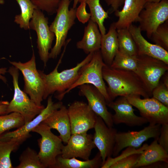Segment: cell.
Masks as SVG:
<instances>
[{"instance_id": "6da1fadb", "label": "cell", "mask_w": 168, "mask_h": 168, "mask_svg": "<svg viewBox=\"0 0 168 168\" xmlns=\"http://www.w3.org/2000/svg\"><path fill=\"white\" fill-rule=\"evenodd\" d=\"M102 75L108 84L107 91L112 101L118 96H142L144 98L152 96L133 71L114 68L105 64L102 68Z\"/></svg>"}, {"instance_id": "7a4b0ae2", "label": "cell", "mask_w": 168, "mask_h": 168, "mask_svg": "<svg viewBox=\"0 0 168 168\" xmlns=\"http://www.w3.org/2000/svg\"><path fill=\"white\" fill-rule=\"evenodd\" d=\"M68 43L65 45L64 49L56 66L49 73L46 74L39 70L44 83V90L43 100L54 93H56L55 98L59 101L63 99L64 93L69 89L77 80L81 68L91 59L94 52L87 54L86 58L77 65L70 69L63 70L60 72L58 68L60 64Z\"/></svg>"}, {"instance_id": "3957f363", "label": "cell", "mask_w": 168, "mask_h": 168, "mask_svg": "<svg viewBox=\"0 0 168 168\" xmlns=\"http://www.w3.org/2000/svg\"><path fill=\"white\" fill-rule=\"evenodd\" d=\"M71 2V0H61L56 16L49 26L55 37V44L49 53V59H55L60 54L66 44L69 30L75 23L76 8L69 9Z\"/></svg>"}, {"instance_id": "277c9868", "label": "cell", "mask_w": 168, "mask_h": 168, "mask_svg": "<svg viewBox=\"0 0 168 168\" xmlns=\"http://www.w3.org/2000/svg\"><path fill=\"white\" fill-rule=\"evenodd\" d=\"M105 65L100 50L94 52L91 60L81 68L76 81L63 94V98L66 94L76 87L87 84L93 85L98 89L105 97L107 105L112 101L108 95L103 77L102 68Z\"/></svg>"}, {"instance_id": "5b68a950", "label": "cell", "mask_w": 168, "mask_h": 168, "mask_svg": "<svg viewBox=\"0 0 168 168\" xmlns=\"http://www.w3.org/2000/svg\"><path fill=\"white\" fill-rule=\"evenodd\" d=\"M19 71L12 65L7 71L12 78L14 93L12 99L7 105L6 114L12 112L18 113L23 117L26 124L40 113L45 107L42 105H37L26 93L21 90L18 83Z\"/></svg>"}, {"instance_id": "8992f818", "label": "cell", "mask_w": 168, "mask_h": 168, "mask_svg": "<svg viewBox=\"0 0 168 168\" xmlns=\"http://www.w3.org/2000/svg\"><path fill=\"white\" fill-rule=\"evenodd\" d=\"M9 62L22 73L24 82L23 91L37 105H41L43 100L44 85L39 70L36 68L34 52L30 59L26 62L9 60Z\"/></svg>"}, {"instance_id": "52a82bcc", "label": "cell", "mask_w": 168, "mask_h": 168, "mask_svg": "<svg viewBox=\"0 0 168 168\" xmlns=\"http://www.w3.org/2000/svg\"><path fill=\"white\" fill-rule=\"evenodd\" d=\"M32 132L37 133L41 136L38 140L40 148L38 155L40 162L45 168H53L56 164L57 157L61 154L64 145L62 140L52 132L49 126L42 123Z\"/></svg>"}, {"instance_id": "ba28073f", "label": "cell", "mask_w": 168, "mask_h": 168, "mask_svg": "<svg viewBox=\"0 0 168 168\" xmlns=\"http://www.w3.org/2000/svg\"><path fill=\"white\" fill-rule=\"evenodd\" d=\"M30 29L35 30L37 35L36 43L40 60L46 67L49 59V51L52 49L55 37L48 25V19L43 12L37 8L34 11L29 23Z\"/></svg>"}, {"instance_id": "9c48e42d", "label": "cell", "mask_w": 168, "mask_h": 168, "mask_svg": "<svg viewBox=\"0 0 168 168\" xmlns=\"http://www.w3.org/2000/svg\"><path fill=\"white\" fill-rule=\"evenodd\" d=\"M138 64L135 73L152 95L161 77L168 70V64L146 55H137Z\"/></svg>"}, {"instance_id": "30bf717a", "label": "cell", "mask_w": 168, "mask_h": 168, "mask_svg": "<svg viewBox=\"0 0 168 168\" xmlns=\"http://www.w3.org/2000/svg\"><path fill=\"white\" fill-rule=\"evenodd\" d=\"M168 20V0L147 2L139 15V27L150 39L157 27Z\"/></svg>"}, {"instance_id": "8fae6325", "label": "cell", "mask_w": 168, "mask_h": 168, "mask_svg": "<svg viewBox=\"0 0 168 168\" xmlns=\"http://www.w3.org/2000/svg\"><path fill=\"white\" fill-rule=\"evenodd\" d=\"M161 125L149 124L147 126L138 131H128L117 132L112 156H118L124 148L130 147H140L143 143L150 138L158 139L160 133Z\"/></svg>"}, {"instance_id": "7c38bea8", "label": "cell", "mask_w": 168, "mask_h": 168, "mask_svg": "<svg viewBox=\"0 0 168 168\" xmlns=\"http://www.w3.org/2000/svg\"><path fill=\"white\" fill-rule=\"evenodd\" d=\"M129 102L137 108L141 117L149 124L161 125L168 124V107L152 97L141 99L140 96L126 97Z\"/></svg>"}, {"instance_id": "4fadbf2b", "label": "cell", "mask_w": 168, "mask_h": 168, "mask_svg": "<svg viewBox=\"0 0 168 168\" xmlns=\"http://www.w3.org/2000/svg\"><path fill=\"white\" fill-rule=\"evenodd\" d=\"M70 119L71 134L87 133L94 128L97 115L87 104L75 101L67 108Z\"/></svg>"}, {"instance_id": "5bb4252c", "label": "cell", "mask_w": 168, "mask_h": 168, "mask_svg": "<svg viewBox=\"0 0 168 168\" xmlns=\"http://www.w3.org/2000/svg\"><path fill=\"white\" fill-rule=\"evenodd\" d=\"M94 128L95 132L93 135V142L99 150L103 164L106 159L112 155L117 130L113 127L107 126L98 115Z\"/></svg>"}, {"instance_id": "9a60e30c", "label": "cell", "mask_w": 168, "mask_h": 168, "mask_svg": "<svg viewBox=\"0 0 168 168\" xmlns=\"http://www.w3.org/2000/svg\"><path fill=\"white\" fill-rule=\"evenodd\" d=\"M93 138V135L87 133L72 134L66 145H63L61 155L66 158L89 159L92 149L96 147Z\"/></svg>"}, {"instance_id": "2e32d148", "label": "cell", "mask_w": 168, "mask_h": 168, "mask_svg": "<svg viewBox=\"0 0 168 168\" xmlns=\"http://www.w3.org/2000/svg\"><path fill=\"white\" fill-rule=\"evenodd\" d=\"M79 94L85 96L88 105L97 115L100 117L108 127H113L112 114L108 110L107 103L103 95L95 86L90 84H84L78 87Z\"/></svg>"}, {"instance_id": "e0dca14e", "label": "cell", "mask_w": 168, "mask_h": 168, "mask_svg": "<svg viewBox=\"0 0 168 168\" xmlns=\"http://www.w3.org/2000/svg\"><path fill=\"white\" fill-rule=\"evenodd\" d=\"M107 105L115 111V114L112 115L114 124H124L130 127H134L141 126L148 123L145 118L135 114L133 106L125 97L120 96Z\"/></svg>"}, {"instance_id": "ac0fdd59", "label": "cell", "mask_w": 168, "mask_h": 168, "mask_svg": "<svg viewBox=\"0 0 168 168\" xmlns=\"http://www.w3.org/2000/svg\"><path fill=\"white\" fill-rule=\"evenodd\" d=\"M48 98L46 107L31 121L21 127L12 131L4 133L0 135V139L5 140L30 134V133L43 121L47 118L54 111L59 109L63 105L61 101L54 103L52 100V96Z\"/></svg>"}, {"instance_id": "d6986e66", "label": "cell", "mask_w": 168, "mask_h": 168, "mask_svg": "<svg viewBox=\"0 0 168 168\" xmlns=\"http://www.w3.org/2000/svg\"><path fill=\"white\" fill-rule=\"evenodd\" d=\"M136 46L138 55H146L161 60L168 64V51L145 39L139 26L132 24L128 28Z\"/></svg>"}, {"instance_id": "ffe728a7", "label": "cell", "mask_w": 168, "mask_h": 168, "mask_svg": "<svg viewBox=\"0 0 168 168\" xmlns=\"http://www.w3.org/2000/svg\"><path fill=\"white\" fill-rule=\"evenodd\" d=\"M145 0H125L122 9L114 12L118 18L115 22L117 29L128 28L134 22H138L139 15L146 2Z\"/></svg>"}, {"instance_id": "44dd1931", "label": "cell", "mask_w": 168, "mask_h": 168, "mask_svg": "<svg viewBox=\"0 0 168 168\" xmlns=\"http://www.w3.org/2000/svg\"><path fill=\"white\" fill-rule=\"evenodd\" d=\"M41 123L50 128L56 130L59 133V137L62 142L66 144L71 135V125L67 108L63 105L54 111Z\"/></svg>"}, {"instance_id": "7402d4cb", "label": "cell", "mask_w": 168, "mask_h": 168, "mask_svg": "<svg viewBox=\"0 0 168 168\" xmlns=\"http://www.w3.org/2000/svg\"><path fill=\"white\" fill-rule=\"evenodd\" d=\"M101 34L97 24L91 19L85 27L82 39L77 42V48L86 54L100 50Z\"/></svg>"}, {"instance_id": "603a6c76", "label": "cell", "mask_w": 168, "mask_h": 168, "mask_svg": "<svg viewBox=\"0 0 168 168\" xmlns=\"http://www.w3.org/2000/svg\"><path fill=\"white\" fill-rule=\"evenodd\" d=\"M119 50V43L115 22L112 23L107 33L101 35L100 51L103 60L110 66Z\"/></svg>"}, {"instance_id": "cb8c5ba5", "label": "cell", "mask_w": 168, "mask_h": 168, "mask_svg": "<svg viewBox=\"0 0 168 168\" xmlns=\"http://www.w3.org/2000/svg\"><path fill=\"white\" fill-rule=\"evenodd\" d=\"M155 139L142 151L134 168L148 166L159 162L168 163V153L159 144Z\"/></svg>"}, {"instance_id": "d4e9b609", "label": "cell", "mask_w": 168, "mask_h": 168, "mask_svg": "<svg viewBox=\"0 0 168 168\" xmlns=\"http://www.w3.org/2000/svg\"><path fill=\"white\" fill-rule=\"evenodd\" d=\"M30 136V134L5 140L0 139V168H13L10 158L11 152L16 151Z\"/></svg>"}, {"instance_id": "484cf974", "label": "cell", "mask_w": 168, "mask_h": 168, "mask_svg": "<svg viewBox=\"0 0 168 168\" xmlns=\"http://www.w3.org/2000/svg\"><path fill=\"white\" fill-rule=\"evenodd\" d=\"M103 162L100 153L98 152L92 159L81 161L75 157L66 158L60 155L57 156L53 168H98L101 167Z\"/></svg>"}, {"instance_id": "4316f807", "label": "cell", "mask_w": 168, "mask_h": 168, "mask_svg": "<svg viewBox=\"0 0 168 168\" xmlns=\"http://www.w3.org/2000/svg\"><path fill=\"white\" fill-rule=\"evenodd\" d=\"M140 151L128 153L123 156H116L114 158L108 157L101 168H133L136 164L141 153Z\"/></svg>"}, {"instance_id": "83f0119b", "label": "cell", "mask_w": 168, "mask_h": 168, "mask_svg": "<svg viewBox=\"0 0 168 168\" xmlns=\"http://www.w3.org/2000/svg\"><path fill=\"white\" fill-rule=\"evenodd\" d=\"M85 2L89 8L90 19L96 23L101 35L106 33V29L104 25L105 20L109 17L108 12L102 7L100 0H79L78 3Z\"/></svg>"}, {"instance_id": "f1b7e54d", "label": "cell", "mask_w": 168, "mask_h": 168, "mask_svg": "<svg viewBox=\"0 0 168 168\" xmlns=\"http://www.w3.org/2000/svg\"><path fill=\"white\" fill-rule=\"evenodd\" d=\"M19 5L21 13L14 17V22L20 28L27 30L30 29L29 23L33 17L34 10L37 8L30 0H15Z\"/></svg>"}, {"instance_id": "f546056e", "label": "cell", "mask_w": 168, "mask_h": 168, "mask_svg": "<svg viewBox=\"0 0 168 168\" xmlns=\"http://www.w3.org/2000/svg\"><path fill=\"white\" fill-rule=\"evenodd\" d=\"M117 31L119 50L130 55L137 56L136 46L128 28L117 29Z\"/></svg>"}, {"instance_id": "4dcf8cb0", "label": "cell", "mask_w": 168, "mask_h": 168, "mask_svg": "<svg viewBox=\"0 0 168 168\" xmlns=\"http://www.w3.org/2000/svg\"><path fill=\"white\" fill-rule=\"evenodd\" d=\"M137 56L130 55L118 51L110 66L112 68L135 72L138 66Z\"/></svg>"}, {"instance_id": "1f68e13d", "label": "cell", "mask_w": 168, "mask_h": 168, "mask_svg": "<svg viewBox=\"0 0 168 168\" xmlns=\"http://www.w3.org/2000/svg\"><path fill=\"white\" fill-rule=\"evenodd\" d=\"M25 123L23 117L17 112L0 115V135L11 129L21 127Z\"/></svg>"}, {"instance_id": "d6a6232c", "label": "cell", "mask_w": 168, "mask_h": 168, "mask_svg": "<svg viewBox=\"0 0 168 168\" xmlns=\"http://www.w3.org/2000/svg\"><path fill=\"white\" fill-rule=\"evenodd\" d=\"M20 163L16 168H45L40 162L38 153L29 147H27L19 158Z\"/></svg>"}, {"instance_id": "836d02e7", "label": "cell", "mask_w": 168, "mask_h": 168, "mask_svg": "<svg viewBox=\"0 0 168 168\" xmlns=\"http://www.w3.org/2000/svg\"><path fill=\"white\" fill-rule=\"evenodd\" d=\"M150 39L155 44L168 51V20L157 27Z\"/></svg>"}, {"instance_id": "e575fe53", "label": "cell", "mask_w": 168, "mask_h": 168, "mask_svg": "<svg viewBox=\"0 0 168 168\" xmlns=\"http://www.w3.org/2000/svg\"><path fill=\"white\" fill-rule=\"evenodd\" d=\"M61 0H30L36 8L48 15L56 13Z\"/></svg>"}, {"instance_id": "d590c367", "label": "cell", "mask_w": 168, "mask_h": 168, "mask_svg": "<svg viewBox=\"0 0 168 168\" xmlns=\"http://www.w3.org/2000/svg\"><path fill=\"white\" fill-rule=\"evenodd\" d=\"M152 97L168 107V87L159 82L152 91Z\"/></svg>"}, {"instance_id": "8d00e7d4", "label": "cell", "mask_w": 168, "mask_h": 168, "mask_svg": "<svg viewBox=\"0 0 168 168\" xmlns=\"http://www.w3.org/2000/svg\"><path fill=\"white\" fill-rule=\"evenodd\" d=\"M80 3V5L76 8V17L80 22L84 24L88 22L90 19L91 14L86 11V2L82 1Z\"/></svg>"}, {"instance_id": "74e56055", "label": "cell", "mask_w": 168, "mask_h": 168, "mask_svg": "<svg viewBox=\"0 0 168 168\" xmlns=\"http://www.w3.org/2000/svg\"><path fill=\"white\" fill-rule=\"evenodd\" d=\"M157 141L159 144L168 153V124L161 125Z\"/></svg>"}, {"instance_id": "f35d334b", "label": "cell", "mask_w": 168, "mask_h": 168, "mask_svg": "<svg viewBox=\"0 0 168 168\" xmlns=\"http://www.w3.org/2000/svg\"><path fill=\"white\" fill-rule=\"evenodd\" d=\"M106 4L111 6L112 11L114 12L123 5L125 0H104Z\"/></svg>"}, {"instance_id": "ab89813d", "label": "cell", "mask_w": 168, "mask_h": 168, "mask_svg": "<svg viewBox=\"0 0 168 168\" xmlns=\"http://www.w3.org/2000/svg\"><path fill=\"white\" fill-rule=\"evenodd\" d=\"M7 72V68H0V80L5 83L7 82L6 78L3 76Z\"/></svg>"}, {"instance_id": "60d3db41", "label": "cell", "mask_w": 168, "mask_h": 168, "mask_svg": "<svg viewBox=\"0 0 168 168\" xmlns=\"http://www.w3.org/2000/svg\"><path fill=\"white\" fill-rule=\"evenodd\" d=\"M8 104L0 105V115L6 114V111Z\"/></svg>"}, {"instance_id": "b9f144b4", "label": "cell", "mask_w": 168, "mask_h": 168, "mask_svg": "<svg viewBox=\"0 0 168 168\" xmlns=\"http://www.w3.org/2000/svg\"><path fill=\"white\" fill-rule=\"evenodd\" d=\"M163 78L162 82L167 87H168V73L166 74Z\"/></svg>"}, {"instance_id": "7bdbcfd3", "label": "cell", "mask_w": 168, "mask_h": 168, "mask_svg": "<svg viewBox=\"0 0 168 168\" xmlns=\"http://www.w3.org/2000/svg\"><path fill=\"white\" fill-rule=\"evenodd\" d=\"M79 0H73L72 7L76 8L77 7V5L78 3Z\"/></svg>"}, {"instance_id": "ee69618b", "label": "cell", "mask_w": 168, "mask_h": 168, "mask_svg": "<svg viewBox=\"0 0 168 168\" xmlns=\"http://www.w3.org/2000/svg\"><path fill=\"white\" fill-rule=\"evenodd\" d=\"M146 2H158L162 0H145Z\"/></svg>"}, {"instance_id": "f6af8a7d", "label": "cell", "mask_w": 168, "mask_h": 168, "mask_svg": "<svg viewBox=\"0 0 168 168\" xmlns=\"http://www.w3.org/2000/svg\"><path fill=\"white\" fill-rule=\"evenodd\" d=\"M9 102L7 101H0V105L2 104H8Z\"/></svg>"}, {"instance_id": "bcb514c9", "label": "cell", "mask_w": 168, "mask_h": 168, "mask_svg": "<svg viewBox=\"0 0 168 168\" xmlns=\"http://www.w3.org/2000/svg\"><path fill=\"white\" fill-rule=\"evenodd\" d=\"M4 0H0V4H4Z\"/></svg>"}]
</instances>
